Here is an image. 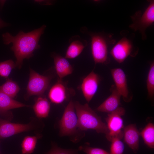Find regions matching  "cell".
I'll use <instances>...</instances> for the list:
<instances>
[{"label":"cell","instance_id":"cell-1","mask_svg":"<svg viewBox=\"0 0 154 154\" xmlns=\"http://www.w3.org/2000/svg\"><path fill=\"white\" fill-rule=\"evenodd\" d=\"M46 27V26L44 25L39 28L28 33L21 31L15 36L8 32L2 35L5 44H13L11 49L16 59L15 63L16 68H21L24 59H29L33 56L34 51L40 48L38 42Z\"/></svg>","mask_w":154,"mask_h":154},{"label":"cell","instance_id":"cell-2","mask_svg":"<svg viewBox=\"0 0 154 154\" xmlns=\"http://www.w3.org/2000/svg\"><path fill=\"white\" fill-rule=\"evenodd\" d=\"M77 117L78 127L82 131L89 129L94 130L98 133L106 135L108 132L106 124L87 103L81 104L78 102H74Z\"/></svg>","mask_w":154,"mask_h":154},{"label":"cell","instance_id":"cell-3","mask_svg":"<svg viewBox=\"0 0 154 154\" xmlns=\"http://www.w3.org/2000/svg\"><path fill=\"white\" fill-rule=\"evenodd\" d=\"M59 124L61 137L68 136L72 141L77 142L84 136V131L78 129L77 117L72 100L65 108Z\"/></svg>","mask_w":154,"mask_h":154},{"label":"cell","instance_id":"cell-4","mask_svg":"<svg viewBox=\"0 0 154 154\" xmlns=\"http://www.w3.org/2000/svg\"><path fill=\"white\" fill-rule=\"evenodd\" d=\"M80 31L91 37L92 53L95 64H105L109 62L108 46L110 43H114L115 40L112 39L109 35L90 32L85 27H82Z\"/></svg>","mask_w":154,"mask_h":154},{"label":"cell","instance_id":"cell-5","mask_svg":"<svg viewBox=\"0 0 154 154\" xmlns=\"http://www.w3.org/2000/svg\"><path fill=\"white\" fill-rule=\"evenodd\" d=\"M148 1L149 5L143 13L141 11L139 10L131 16L132 23L129 26L134 31H139L143 40L147 38V29L154 22V1Z\"/></svg>","mask_w":154,"mask_h":154},{"label":"cell","instance_id":"cell-6","mask_svg":"<svg viewBox=\"0 0 154 154\" xmlns=\"http://www.w3.org/2000/svg\"><path fill=\"white\" fill-rule=\"evenodd\" d=\"M125 113V109L119 107L113 112L108 113L106 118L108 132L106 135L107 139L111 142L117 139L121 140L123 137V122L121 117Z\"/></svg>","mask_w":154,"mask_h":154},{"label":"cell","instance_id":"cell-7","mask_svg":"<svg viewBox=\"0 0 154 154\" xmlns=\"http://www.w3.org/2000/svg\"><path fill=\"white\" fill-rule=\"evenodd\" d=\"M51 78L40 75L30 68L29 78L25 98L27 99L33 95H42L48 88Z\"/></svg>","mask_w":154,"mask_h":154},{"label":"cell","instance_id":"cell-8","mask_svg":"<svg viewBox=\"0 0 154 154\" xmlns=\"http://www.w3.org/2000/svg\"><path fill=\"white\" fill-rule=\"evenodd\" d=\"M135 48L132 41L127 37H123L114 46L110 51L113 58L118 63H122L129 56H133Z\"/></svg>","mask_w":154,"mask_h":154},{"label":"cell","instance_id":"cell-9","mask_svg":"<svg viewBox=\"0 0 154 154\" xmlns=\"http://www.w3.org/2000/svg\"><path fill=\"white\" fill-rule=\"evenodd\" d=\"M30 123H16L0 118V139L5 138L15 134L32 129Z\"/></svg>","mask_w":154,"mask_h":154},{"label":"cell","instance_id":"cell-10","mask_svg":"<svg viewBox=\"0 0 154 154\" xmlns=\"http://www.w3.org/2000/svg\"><path fill=\"white\" fill-rule=\"evenodd\" d=\"M99 81L98 75L93 71L83 79L81 88L88 103L90 101L97 91Z\"/></svg>","mask_w":154,"mask_h":154},{"label":"cell","instance_id":"cell-11","mask_svg":"<svg viewBox=\"0 0 154 154\" xmlns=\"http://www.w3.org/2000/svg\"><path fill=\"white\" fill-rule=\"evenodd\" d=\"M111 72L117 92L125 102H129L132 98L129 97L127 79L124 72L121 69L117 68L111 69Z\"/></svg>","mask_w":154,"mask_h":154},{"label":"cell","instance_id":"cell-12","mask_svg":"<svg viewBox=\"0 0 154 154\" xmlns=\"http://www.w3.org/2000/svg\"><path fill=\"white\" fill-rule=\"evenodd\" d=\"M123 137L124 142L135 153L139 148L140 133L135 124L128 125L123 128Z\"/></svg>","mask_w":154,"mask_h":154},{"label":"cell","instance_id":"cell-13","mask_svg":"<svg viewBox=\"0 0 154 154\" xmlns=\"http://www.w3.org/2000/svg\"><path fill=\"white\" fill-rule=\"evenodd\" d=\"M110 90L111 94L96 109L97 111L109 113L119 107L121 96L117 92L115 85L111 86Z\"/></svg>","mask_w":154,"mask_h":154},{"label":"cell","instance_id":"cell-14","mask_svg":"<svg viewBox=\"0 0 154 154\" xmlns=\"http://www.w3.org/2000/svg\"><path fill=\"white\" fill-rule=\"evenodd\" d=\"M69 45L67 49L65 58L73 59L78 56L88 45V42L78 35L71 37L69 40Z\"/></svg>","mask_w":154,"mask_h":154},{"label":"cell","instance_id":"cell-15","mask_svg":"<svg viewBox=\"0 0 154 154\" xmlns=\"http://www.w3.org/2000/svg\"><path fill=\"white\" fill-rule=\"evenodd\" d=\"M69 91L62 80H59L50 89L48 97L52 102L56 104H60L67 99Z\"/></svg>","mask_w":154,"mask_h":154},{"label":"cell","instance_id":"cell-16","mask_svg":"<svg viewBox=\"0 0 154 154\" xmlns=\"http://www.w3.org/2000/svg\"><path fill=\"white\" fill-rule=\"evenodd\" d=\"M54 59L55 68L60 80L73 71L72 65L65 57L53 53L52 55Z\"/></svg>","mask_w":154,"mask_h":154},{"label":"cell","instance_id":"cell-17","mask_svg":"<svg viewBox=\"0 0 154 154\" xmlns=\"http://www.w3.org/2000/svg\"><path fill=\"white\" fill-rule=\"evenodd\" d=\"M30 106L14 100L0 91V114H7L8 111L12 109Z\"/></svg>","mask_w":154,"mask_h":154},{"label":"cell","instance_id":"cell-18","mask_svg":"<svg viewBox=\"0 0 154 154\" xmlns=\"http://www.w3.org/2000/svg\"><path fill=\"white\" fill-rule=\"evenodd\" d=\"M33 108L37 117L46 118L50 112V103L46 98L40 97L36 100Z\"/></svg>","mask_w":154,"mask_h":154},{"label":"cell","instance_id":"cell-19","mask_svg":"<svg viewBox=\"0 0 154 154\" xmlns=\"http://www.w3.org/2000/svg\"><path fill=\"white\" fill-rule=\"evenodd\" d=\"M145 144L149 147L154 148V125L149 123L140 133Z\"/></svg>","mask_w":154,"mask_h":154},{"label":"cell","instance_id":"cell-20","mask_svg":"<svg viewBox=\"0 0 154 154\" xmlns=\"http://www.w3.org/2000/svg\"><path fill=\"white\" fill-rule=\"evenodd\" d=\"M20 89L18 84L9 78L0 86V91L12 98L15 97Z\"/></svg>","mask_w":154,"mask_h":154},{"label":"cell","instance_id":"cell-21","mask_svg":"<svg viewBox=\"0 0 154 154\" xmlns=\"http://www.w3.org/2000/svg\"><path fill=\"white\" fill-rule=\"evenodd\" d=\"M37 138L36 136H27L25 137L21 143L22 154H31L36 147Z\"/></svg>","mask_w":154,"mask_h":154},{"label":"cell","instance_id":"cell-22","mask_svg":"<svg viewBox=\"0 0 154 154\" xmlns=\"http://www.w3.org/2000/svg\"><path fill=\"white\" fill-rule=\"evenodd\" d=\"M147 87L148 95L150 98L153 97L154 95V63L152 62L147 75Z\"/></svg>","mask_w":154,"mask_h":154},{"label":"cell","instance_id":"cell-23","mask_svg":"<svg viewBox=\"0 0 154 154\" xmlns=\"http://www.w3.org/2000/svg\"><path fill=\"white\" fill-rule=\"evenodd\" d=\"M15 68V64L11 60L0 62V76L5 78H7L12 70Z\"/></svg>","mask_w":154,"mask_h":154},{"label":"cell","instance_id":"cell-24","mask_svg":"<svg viewBox=\"0 0 154 154\" xmlns=\"http://www.w3.org/2000/svg\"><path fill=\"white\" fill-rule=\"evenodd\" d=\"M121 140L116 139L111 142L110 154H123L124 146Z\"/></svg>","mask_w":154,"mask_h":154},{"label":"cell","instance_id":"cell-25","mask_svg":"<svg viewBox=\"0 0 154 154\" xmlns=\"http://www.w3.org/2000/svg\"><path fill=\"white\" fill-rule=\"evenodd\" d=\"M79 149L87 154H110L109 153L102 149L93 147L88 145L81 146Z\"/></svg>","mask_w":154,"mask_h":154},{"label":"cell","instance_id":"cell-26","mask_svg":"<svg viewBox=\"0 0 154 154\" xmlns=\"http://www.w3.org/2000/svg\"><path fill=\"white\" fill-rule=\"evenodd\" d=\"M77 149H64L54 146L47 154H78Z\"/></svg>","mask_w":154,"mask_h":154},{"label":"cell","instance_id":"cell-27","mask_svg":"<svg viewBox=\"0 0 154 154\" xmlns=\"http://www.w3.org/2000/svg\"><path fill=\"white\" fill-rule=\"evenodd\" d=\"M35 1L42 5H50L53 3V1L48 0H37Z\"/></svg>","mask_w":154,"mask_h":154},{"label":"cell","instance_id":"cell-28","mask_svg":"<svg viewBox=\"0 0 154 154\" xmlns=\"http://www.w3.org/2000/svg\"><path fill=\"white\" fill-rule=\"evenodd\" d=\"M9 24L3 21L0 18V29L8 26Z\"/></svg>","mask_w":154,"mask_h":154},{"label":"cell","instance_id":"cell-29","mask_svg":"<svg viewBox=\"0 0 154 154\" xmlns=\"http://www.w3.org/2000/svg\"><path fill=\"white\" fill-rule=\"evenodd\" d=\"M0 154H1V152H0Z\"/></svg>","mask_w":154,"mask_h":154}]
</instances>
